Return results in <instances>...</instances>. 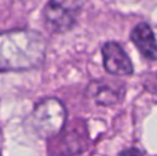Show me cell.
<instances>
[{
  "mask_svg": "<svg viewBox=\"0 0 157 156\" xmlns=\"http://www.w3.org/2000/svg\"><path fill=\"white\" fill-rule=\"evenodd\" d=\"M47 41L39 32L17 29L0 33V72L37 68L44 60Z\"/></svg>",
  "mask_w": 157,
  "mask_h": 156,
  "instance_id": "cell-1",
  "label": "cell"
},
{
  "mask_svg": "<svg viewBox=\"0 0 157 156\" xmlns=\"http://www.w3.org/2000/svg\"><path fill=\"white\" fill-rule=\"evenodd\" d=\"M66 109L57 98H46L37 102L30 115L32 129L41 138H54L65 127Z\"/></svg>",
  "mask_w": 157,
  "mask_h": 156,
  "instance_id": "cell-2",
  "label": "cell"
},
{
  "mask_svg": "<svg viewBox=\"0 0 157 156\" xmlns=\"http://www.w3.org/2000/svg\"><path fill=\"white\" fill-rule=\"evenodd\" d=\"M80 10V0H48L43 11L44 24L51 32L65 33L75 26Z\"/></svg>",
  "mask_w": 157,
  "mask_h": 156,
  "instance_id": "cell-3",
  "label": "cell"
},
{
  "mask_svg": "<svg viewBox=\"0 0 157 156\" xmlns=\"http://www.w3.org/2000/svg\"><path fill=\"white\" fill-rule=\"evenodd\" d=\"M88 145V134L83 122H76L57 135L54 152L61 156H73L83 152Z\"/></svg>",
  "mask_w": 157,
  "mask_h": 156,
  "instance_id": "cell-4",
  "label": "cell"
},
{
  "mask_svg": "<svg viewBox=\"0 0 157 156\" xmlns=\"http://www.w3.org/2000/svg\"><path fill=\"white\" fill-rule=\"evenodd\" d=\"M102 61L106 72L113 76H128L134 71L130 57L116 41H108L103 44Z\"/></svg>",
  "mask_w": 157,
  "mask_h": 156,
  "instance_id": "cell-5",
  "label": "cell"
},
{
  "mask_svg": "<svg viewBox=\"0 0 157 156\" xmlns=\"http://www.w3.org/2000/svg\"><path fill=\"white\" fill-rule=\"evenodd\" d=\"M131 40L147 60H157V41L152 28L145 22L138 24L131 32Z\"/></svg>",
  "mask_w": 157,
  "mask_h": 156,
  "instance_id": "cell-6",
  "label": "cell"
},
{
  "mask_svg": "<svg viewBox=\"0 0 157 156\" xmlns=\"http://www.w3.org/2000/svg\"><path fill=\"white\" fill-rule=\"evenodd\" d=\"M88 94L99 105H113L119 102L123 97V86L116 87V84L106 82H92L88 86Z\"/></svg>",
  "mask_w": 157,
  "mask_h": 156,
  "instance_id": "cell-7",
  "label": "cell"
},
{
  "mask_svg": "<svg viewBox=\"0 0 157 156\" xmlns=\"http://www.w3.org/2000/svg\"><path fill=\"white\" fill-rule=\"evenodd\" d=\"M119 156H144V154L138 148H128L120 152Z\"/></svg>",
  "mask_w": 157,
  "mask_h": 156,
  "instance_id": "cell-8",
  "label": "cell"
}]
</instances>
